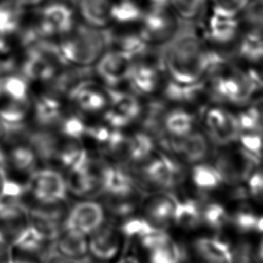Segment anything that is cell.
<instances>
[{"label":"cell","instance_id":"6da1fadb","mask_svg":"<svg viewBox=\"0 0 263 263\" xmlns=\"http://www.w3.org/2000/svg\"><path fill=\"white\" fill-rule=\"evenodd\" d=\"M162 54V66L170 79L190 83L204 80V65L208 52L203 40L193 28L179 29Z\"/></svg>","mask_w":263,"mask_h":263},{"label":"cell","instance_id":"7a4b0ae2","mask_svg":"<svg viewBox=\"0 0 263 263\" xmlns=\"http://www.w3.org/2000/svg\"><path fill=\"white\" fill-rule=\"evenodd\" d=\"M126 168L143 193L170 191L186 180V170L182 163L161 152H154L143 161Z\"/></svg>","mask_w":263,"mask_h":263},{"label":"cell","instance_id":"3957f363","mask_svg":"<svg viewBox=\"0 0 263 263\" xmlns=\"http://www.w3.org/2000/svg\"><path fill=\"white\" fill-rule=\"evenodd\" d=\"M208 92L218 103L248 105L260 89L250 70H240L230 65L212 77Z\"/></svg>","mask_w":263,"mask_h":263},{"label":"cell","instance_id":"277c9868","mask_svg":"<svg viewBox=\"0 0 263 263\" xmlns=\"http://www.w3.org/2000/svg\"><path fill=\"white\" fill-rule=\"evenodd\" d=\"M30 225L45 239L54 242L55 238L65 228L70 206L64 201L51 203H38L25 201Z\"/></svg>","mask_w":263,"mask_h":263},{"label":"cell","instance_id":"5b68a950","mask_svg":"<svg viewBox=\"0 0 263 263\" xmlns=\"http://www.w3.org/2000/svg\"><path fill=\"white\" fill-rule=\"evenodd\" d=\"M220 148L215 154L213 165L219 172L223 184L232 187L243 184L260 164L238 145L236 148H229V145Z\"/></svg>","mask_w":263,"mask_h":263},{"label":"cell","instance_id":"8992f818","mask_svg":"<svg viewBox=\"0 0 263 263\" xmlns=\"http://www.w3.org/2000/svg\"><path fill=\"white\" fill-rule=\"evenodd\" d=\"M66 180L61 171L50 166L39 167L27 183L25 201L51 203L66 200Z\"/></svg>","mask_w":263,"mask_h":263},{"label":"cell","instance_id":"52a82bcc","mask_svg":"<svg viewBox=\"0 0 263 263\" xmlns=\"http://www.w3.org/2000/svg\"><path fill=\"white\" fill-rule=\"evenodd\" d=\"M127 242L117 224L105 221L88 235L89 255L98 262L113 263L127 249Z\"/></svg>","mask_w":263,"mask_h":263},{"label":"cell","instance_id":"ba28073f","mask_svg":"<svg viewBox=\"0 0 263 263\" xmlns=\"http://www.w3.org/2000/svg\"><path fill=\"white\" fill-rule=\"evenodd\" d=\"M205 135L218 147L234 144L240 134L236 114L218 106L205 109L203 114Z\"/></svg>","mask_w":263,"mask_h":263},{"label":"cell","instance_id":"9c48e42d","mask_svg":"<svg viewBox=\"0 0 263 263\" xmlns=\"http://www.w3.org/2000/svg\"><path fill=\"white\" fill-rule=\"evenodd\" d=\"M165 151L178 156L187 163L203 162L211 153V141L201 132L193 130L182 138H173L165 135L160 140Z\"/></svg>","mask_w":263,"mask_h":263},{"label":"cell","instance_id":"30bf717a","mask_svg":"<svg viewBox=\"0 0 263 263\" xmlns=\"http://www.w3.org/2000/svg\"><path fill=\"white\" fill-rule=\"evenodd\" d=\"M180 29L176 14L168 8H151L143 15L141 37L146 43H167Z\"/></svg>","mask_w":263,"mask_h":263},{"label":"cell","instance_id":"8fae6325","mask_svg":"<svg viewBox=\"0 0 263 263\" xmlns=\"http://www.w3.org/2000/svg\"><path fill=\"white\" fill-rule=\"evenodd\" d=\"M176 195L170 191H155L143 195L139 213L140 216L157 228L165 229L173 224L176 206Z\"/></svg>","mask_w":263,"mask_h":263},{"label":"cell","instance_id":"7c38bea8","mask_svg":"<svg viewBox=\"0 0 263 263\" xmlns=\"http://www.w3.org/2000/svg\"><path fill=\"white\" fill-rule=\"evenodd\" d=\"M143 195L144 193L139 188H135L124 192H105L99 197L106 217L109 218V221L118 225L139 213Z\"/></svg>","mask_w":263,"mask_h":263},{"label":"cell","instance_id":"4fadbf2b","mask_svg":"<svg viewBox=\"0 0 263 263\" xmlns=\"http://www.w3.org/2000/svg\"><path fill=\"white\" fill-rule=\"evenodd\" d=\"M29 225L28 213L24 203L0 196V235L6 245L11 246Z\"/></svg>","mask_w":263,"mask_h":263},{"label":"cell","instance_id":"5bb4252c","mask_svg":"<svg viewBox=\"0 0 263 263\" xmlns=\"http://www.w3.org/2000/svg\"><path fill=\"white\" fill-rule=\"evenodd\" d=\"M6 178L27 184L31 176L39 168L36 151L27 145H15L4 149Z\"/></svg>","mask_w":263,"mask_h":263},{"label":"cell","instance_id":"9a60e30c","mask_svg":"<svg viewBox=\"0 0 263 263\" xmlns=\"http://www.w3.org/2000/svg\"><path fill=\"white\" fill-rule=\"evenodd\" d=\"M105 221L102 204L91 199H83L70 208L65 227L89 235Z\"/></svg>","mask_w":263,"mask_h":263},{"label":"cell","instance_id":"2e32d148","mask_svg":"<svg viewBox=\"0 0 263 263\" xmlns=\"http://www.w3.org/2000/svg\"><path fill=\"white\" fill-rule=\"evenodd\" d=\"M240 22L238 16L219 13L211 10L204 25L208 39L217 44H227L236 38Z\"/></svg>","mask_w":263,"mask_h":263},{"label":"cell","instance_id":"e0dca14e","mask_svg":"<svg viewBox=\"0 0 263 263\" xmlns=\"http://www.w3.org/2000/svg\"><path fill=\"white\" fill-rule=\"evenodd\" d=\"M53 247L58 255L78 263L89 255L88 235L66 227L55 238Z\"/></svg>","mask_w":263,"mask_h":263},{"label":"cell","instance_id":"ac0fdd59","mask_svg":"<svg viewBox=\"0 0 263 263\" xmlns=\"http://www.w3.org/2000/svg\"><path fill=\"white\" fill-rule=\"evenodd\" d=\"M208 92L205 80L183 83L168 78L164 86V95L167 100L176 104H192L198 102Z\"/></svg>","mask_w":263,"mask_h":263},{"label":"cell","instance_id":"d6986e66","mask_svg":"<svg viewBox=\"0 0 263 263\" xmlns=\"http://www.w3.org/2000/svg\"><path fill=\"white\" fill-rule=\"evenodd\" d=\"M193 249L203 263H229L231 259L230 246L217 237H199Z\"/></svg>","mask_w":263,"mask_h":263},{"label":"cell","instance_id":"ffe728a7","mask_svg":"<svg viewBox=\"0 0 263 263\" xmlns=\"http://www.w3.org/2000/svg\"><path fill=\"white\" fill-rule=\"evenodd\" d=\"M195 123L196 119L193 113L183 108H175L164 113L162 129L170 137L182 138L194 130Z\"/></svg>","mask_w":263,"mask_h":263},{"label":"cell","instance_id":"44dd1931","mask_svg":"<svg viewBox=\"0 0 263 263\" xmlns=\"http://www.w3.org/2000/svg\"><path fill=\"white\" fill-rule=\"evenodd\" d=\"M203 202L198 200L187 198L184 200H178L174 222L176 226L184 230H194L202 225L201 209Z\"/></svg>","mask_w":263,"mask_h":263},{"label":"cell","instance_id":"7402d4cb","mask_svg":"<svg viewBox=\"0 0 263 263\" xmlns=\"http://www.w3.org/2000/svg\"><path fill=\"white\" fill-rule=\"evenodd\" d=\"M236 53L241 60L253 66L263 62V32L248 30L238 42Z\"/></svg>","mask_w":263,"mask_h":263},{"label":"cell","instance_id":"603a6c76","mask_svg":"<svg viewBox=\"0 0 263 263\" xmlns=\"http://www.w3.org/2000/svg\"><path fill=\"white\" fill-rule=\"evenodd\" d=\"M191 180L193 185L201 192H209L219 188L222 184V178L213 164L199 162L191 171Z\"/></svg>","mask_w":263,"mask_h":263},{"label":"cell","instance_id":"cb8c5ba5","mask_svg":"<svg viewBox=\"0 0 263 263\" xmlns=\"http://www.w3.org/2000/svg\"><path fill=\"white\" fill-rule=\"evenodd\" d=\"M185 250L172 237L148 252L149 263H183Z\"/></svg>","mask_w":263,"mask_h":263},{"label":"cell","instance_id":"d4e9b609","mask_svg":"<svg viewBox=\"0 0 263 263\" xmlns=\"http://www.w3.org/2000/svg\"><path fill=\"white\" fill-rule=\"evenodd\" d=\"M201 218L202 224L213 230H221L230 222L227 210L218 202H203Z\"/></svg>","mask_w":263,"mask_h":263},{"label":"cell","instance_id":"484cf974","mask_svg":"<svg viewBox=\"0 0 263 263\" xmlns=\"http://www.w3.org/2000/svg\"><path fill=\"white\" fill-rule=\"evenodd\" d=\"M209 0H171V9L182 21L191 22L198 18Z\"/></svg>","mask_w":263,"mask_h":263},{"label":"cell","instance_id":"4316f807","mask_svg":"<svg viewBox=\"0 0 263 263\" xmlns=\"http://www.w3.org/2000/svg\"><path fill=\"white\" fill-rule=\"evenodd\" d=\"M133 77L137 88L145 93L153 91L159 80L157 67L147 65H140L134 72Z\"/></svg>","mask_w":263,"mask_h":263},{"label":"cell","instance_id":"83f0119b","mask_svg":"<svg viewBox=\"0 0 263 263\" xmlns=\"http://www.w3.org/2000/svg\"><path fill=\"white\" fill-rule=\"evenodd\" d=\"M236 143L246 153L261 163L263 159V132L241 133Z\"/></svg>","mask_w":263,"mask_h":263},{"label":"cell","instance_id":"f1b7e54d","mask_svg":"<svg viewBox=\"0 0 263 263\" xmlns=\"http://www.w3.org/2000/svg\"><path fill=\"white\" fill-rule=\"evenodd\" d=\"M258 216L247 209L238 210L232 216H230V223L237 231L241 233L255 231Z\"/></svg>","mask_w":263,"mask_h":263},{"label":"cell","instance_id":"f546056e","mask_svg":"<svg viewBox=\"0 0 263 263\" xmlns=\"http://www.w3.org/2000/svg\"><path fill=\"white\" fill-rule=\"evenodd\" d=\"M209 2L213 11L238 16L243 12L251 0H209Z\"/></svg>","mask_w":263,"mask_h":263},{"label":"cell","instance_id":"4dcf8cb0","mask_svg":"<svg viewBox=\"0 0 263 263\" xmlns=\"http://www.w3.org/2000/svg\"><path fill=\"white\" fill-rule=\"evenodd\" d=\"M241 14L250 29L263 32V4L251 1Z\"/></svg>","mask_w":263,"mask_h":263},{"label":"cell","instance_id":"1f68e13d","mask_svg":"<svg viewBox=\"0 0 263 263\" xmlns=\"http://www.w3.org/2000/svg\"><path fill=\"white\" fill-rule=\"evenodd\" d=\"M249 195L255 199H263V167L256 168L247 180Z\"/></svg>","mask_w":263,"mask_h":263},{"label":"cell","instance_id":"d6a6232c","mask_svg":"<svg viewBox=\"0 0 263 263\" xmlns=\"http://www.w3.org/2000/svg\"><path fill=\"white\" fill-rule=\"evenodd\" d=\"M249 108L258 116V118L263 122V96L253 98L248 104Z\"/></svg>","mask_w":263,"mask_h":263},{"label":"cell","instance_id":"836d02e7","mask_svg":"<svg viewBox=\"0 0 263 263\" xmlns=\"http://www.w3.org/2000/svg\"><path fill=\"white\" fill-rule=\"evenodd\" d=\"M252 76L256 80L257 84L259 85L260 88H263V62L254 65L252 68L249 69Z\"/></svg>","mask_w":263,"mask_h":263},{"label":"cell","instance_id":"e575fe53","mask_svg":"<svg viewBox=\"0 0 263 263\" xmlns=\"http://www.w3.org/2000/svg\"><path fill=\"white\" fill-rule=\"evenodd\" d=\"M113 263H141V262L136 254L128 252L126 249L124 253L118 259H116Z\"/></svg>","mask_w":263,"mask_h":263},{"label":"cell","instance_id":"d590c367","mask_svg":"<svg viewBox=\"0 0 263 263\" xmlns=\"http://www.w3.org/2000/svg\"><path fill=\"white\" fill-rule=\"evenodd\" d=\"M46 263H78V262L73 261L71 259H68V258H65L63 256H60V255L55 254L53 256H50L48 258V260L46 261Z\"/></svg>","mask_w":263,"mask_h":263},{"label":"cell","instance_id":"8d00e7d4","mask_svg":"<svg viewBox=\"0 0 263 263\" xmlns=\"http://www.w3.org/2000/svg\"><path fill=\"white\" fill-rule=\"evenodd\" d=\"M44 0H14V2L20 6V7H32V6H37L40 3H42Z\"/></svg>","mask_w":263,"mask_h":263},{"label":"cell","instance_id":"74e56055","mask_svg":"<svg viewBox=\"0 0 263 263\" xmlns=\"http://www.w3.org/2000/svg\"><path fill=\"white\" fill-rule=\"evenodd\" d=\"M0 263H9V247L0 245Z\"/></svg>","mask_w":263,"mask_h":263},{"label":"cell","instance_id":"f35d334b","mask_svg":"<svg viewBox=\"0 0 263 263\" xmlns=\"http://www.w3.org/2000/svg\"><path fill=\"white\" fill-rule=\"evenodd\" d=\"M153 8H171V0H150Z\"/></svg>","mask_w":263,"mask_h":263},{"label":"cell","instance_id":"ab89813d","mask_svg":"<svg viewBox=\"0 0 263 263\" xmlns=\"http://www.w3.org/2000/svg\"><path fill=\"white\" fill-rule=\"evenodd\" d=\"M255 231L259 233H263V215L261 217H258V221L256 224V229Z\"/></svg>","mask_w":263,"mask_h":263},{"label":"cell","instance_id":"60d3db41","mask_svg":"<svg viewBox=\"0 0 263 263\" xmlns=\"http://www.w3.org/2000/svg\"><path fill=\"white\" fill-rule=\"evenodd\" d=\"M257 257L263 263V238L261 239V241L259 243V247L257 249Z\"/></svg>","mask_w":263,"mask_h":263},{"label":"cell","instance_id":"b9f144b4","mask_svg":"<svg viewBox=\"0 0 263 263\" xmlns=\"http://www.w3.org/2000/svg\"><path fill=\"white\" fill-rule=\"evenodd\" d=\"M253 1H255V2H258V3H261V4H263V0H253Z\"/></svg>","mask_w":263,"mask_h":263},{"label":"cell","instance_id":"7bdbcfd3","mask_svg":"<svg viewBox=\"0 0 263 263\" xmlns=\"http://www.w3.org/2000/svg\"><path fill=\"white\" fill-rule=\"evenodd\" d=\"M98 263H103V262H98Z\"/></svg>","mask_w":263,"mask_h":263}]
</instances>
